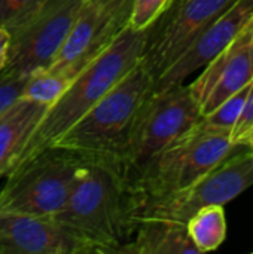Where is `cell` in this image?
Here are the masks:
<instances>
[{"mask_svg":"<svg viewBox=\"0 0 253 254\" xmlns=\"http://www.w3.org/2000/svg\"><path fill=\"white\" fill-rule=\"evenodd\" d=\"M139 192L124 168L106 159L86 158L76 183L54 216L67 228L100 249L119 254L139 225Z\"/></svg>","mask_w":253,"mask_h":254,"instance_id":"6da1fadb","label":"cell"},{"mask_svg":"<svg viewBox=\"0 0 253 254\" xmlns=\"http://www.w3.org/2000/svg\"><path fill=\"white\" fill-rule=\"evenodd\" d=\"M145 34V30L136 31L127 25L97 60L75 76L66 92L48 107L13 168L49 147L139 64Z\"/></svg>","mask_w":253,"mask_h":254,"instance_id":"7a4b0ae2","label":"cell"},{"mask_svg":"<svg viewBox=\"0 0 253 254\" xmlns=\"http://www.w3.org/2000/svg\"><path fill=\"white\" fill-rule=\"evenodd\" d=\"M152 89L154 79L139 61L51 146L73 150L86 158L113 161L122 167L121 158L133 121Z\"/></svg>","mask_w":253,"mask_h":254,"instance_id":"3957f363","label":"cell"},{"mask_svg":"<svg viewBox=\"0 0 253 254\" xmlns=\"http://www.w3.org/2000/svg\"><path fill=\"white\" fill-rule=\"evenodd\" d=\"M85 156L46 147L7 174L0 190V211L54 217L66 204Z\"/></svg>","mask_w":253,"mask_h":254,"instance_id":"277c9868","label":"cell"},{"mask_svg":"<svg viewBox=\"0 0 253 254\" xmlns=\"http://www.w3.org/2000/svg\"><path fill=\"white\" fill-rule=\"evenodd\" d=\"M200 119V107L188 85L152 91L133 121L121 158L131 183L152 158L191 131Z\"/></svg>","mask_w":253,"mask_h":254,"instance_id":"5b68a950","label":"cell"},{"mask_svg":"<svg viewBox=\"0 0 253 254\" xmlns=\"http://www.w3.org/2000/svg\"><path fill=\"white\" fill-rule=\"evenodd\" d=\"M253 185V152L248 144L234 149L191 186L154 198L139 199L140 219H163L180 225L203 207L225 205Z\"/></svg>","mask_w":253,"mask_h":254,"instance_id":"8992f818","label":"cell"},{"mask_svg":"<svg viewBox=\"0 0 253 254\" xmlns=\"http://www.w3.org/2000/svg\"><path fill=\"white\" fill-rule=\"evenodd\" d=\"M234 146L230 135L207 132L197 124L139 171L133 180L139 199L191 186L216 167Z\"/></svg>","mask_w":253,"mask_h":254,"instance_id":"52a82bcc","label":"cell"},{"mask_svg":"<svg viewBox=\"0 0 253 254\" xmlns=\"http://www.w3.org/2000/svg\"><path fill=\"white\" fill-rule=\"evenodd\" d=\"M236 0H173L145 30L140 63L154 82L183 54L189 43Z\"/></svg>","mask_w":253,"mask_h":254,"instance_id":"ba28073f","label":"cell"},{"mask_svg":"<svg viewBox=\"0 0 253 254\" xmlns=\"http://www.w3.org/2000/svg\"><path fill=\"white\" fill-rule=\"evenodd\" d=\"M85 0H48L37 13L10 31L4 74H30L46 68L63 46Z\"/></svg>","mask_w":253,"mask_h":254,"instance_id":"9c48e42d","label":"cell"},{"mask_svg":"<svg viewBox=\"0 0 253 254\" xmlns=\"http://www.w3.org/2000/svg\"><path fill=\"white\" fill-rule=\"evenodd\" d=\"M130 12L131 6H107L85 0L63 46L46 68L75 79L128 25Z\"/></svg>","mask_w":253,"mask_h":254,"instance_id":"30bf717a","label":"cell"},{"mask_svg":"<svg viewBox=\"0 0 253 254\" xmlns=\"http://www.w3.org/2000/svg\"><path fill=\"white\" fill-rule=\"evenodd\" d=\"M0 254H101L54 217L0 211Z\"/></svg>","mask_w":253,"mask_h":254,"instance_id":"8fae6325","label":"cell"},{"mask_svg":"<svg viewBox=\"0 0 253 254\" xmlns=\"http://www.w3.org/2000/svg\"><path fill=\"white\" fill-rule=\"evenodd\" d=\"M253 19V0H236L189 43L183 54L154 82L152 91L182 85L227 49Z\"/></svg>","mask_w":253,"mask_h":254,"instance_id":"7c38bea8","label":"cell"},{"mask_svg":"<svg viewBox=\"0 0 253 254\" xmlns=\"http://www.w3.org/2000/svg\"><path fill=\"white\" fill-rule=\"evenodd\" d=\"M252 80L253 58L249 24L227 49L200 70V74L188 86L200 107L201 116H204Z\"/></svg>","mask_w":253,"mask_h":254,"instance_id":"4fadbf2b","label":"cell"},{"mask_svg":"<svg viewBox=\"0 0 253 254\" xmlns=\"http://www.w3.org/2000/svg\"><path fill=\"white\" fill-rule=\"evenodd\" d=\"M46 110L48 106L21 97L0 115V177L13 168Z\"/></svg>","mask_w":253,"mask_h":254,"instance_id":"5bb4252c","label":"cell"},{"mask_svg":"<svg viewBox=\"0 0 253 254\" xmlns=\"http://www.w3.org/2000/svg\"><path fill=\"white\" fill-rule=\"evenodd\" d=\"M119 254H201L191 241L186 225L163 220L140 219L133 240Z\"/></svg>","mask_w":253,"mask_h":254,"instance_id":"9a60e30c","label":"cell"},{"mask_svg":"<svg viewBox=\"0 0 253 254\" xmlns=\"http://www.w3.org/2000/svg\"><path fill=\"white\" fill-rule=\"evenodd\" d=\"M186 231L200 253L216 250L227 237L224 205H207L200 208L186 222Z\"/></svg>","mask_w":253,"mask_h":254,"instance_id":"2e32d148","label":"cell"},{"mask_svg":"<svg viewBox=\"0 0 253 254\" xmlns=\"http://www.w3.org/2000/svg\"><path fill=\"white\" fill-rule=\"evenodd\" d=\"M72 80V77L49 68H37L30 73L22 98L51 107L66 92Z\"/></svg>","mask_w":253,"mask_h":254,"instance_id":"e0dca14e","label":"cell"},{"mask_svg":"<svg viewBox=\"0 0 253 254\" xmlns=\"http://www.w3.org/2000/svg\"><path fill=\"white\" fill-rule=\"evenodd\" d=\"M252 83L253 80L251 83H248L245 88H242L240 91H237L236 94H233L231 97H228L225 101H222L210 113L201 116L198 127L207 132L230 135L242 115V110L249 97Z\"/></svg>","mask_w":253,"mask_h":254,"instance_id":"ac0fdd59","label":"cell"},{"mask_svg":"<svg viewBox=\"0 0 253 254\" xmlns=\"http://www.w3.org/2000/svg\"><path fill=\"white\" fill-rule=\"evenodd\" d=\"M48 0H0V28L9 33L28 21Z\"/></svg>","mask_w":253,"mask_h":254,"instance_id":"d6986e66","label":"cell"},{"mask_svg":"<svg viewBox=\"0 0 253 254\" xmlns=\"http://www.w3.org/2000/svg\"><path fill=\"white\" fill-rule=\"evenodd\" d=\"M173 0H133L128 27L136 31L146 30Z\"/></svg>","mask_w":253,"mask_h":254,"instance_id":"ffe728a7","label":"cell"},{"mask_svg":"<svg viewBox=\"0 0 253 254\" xmlns=\"http://www.w3.org/2000/svg\"><path fill=\"white\" fill-rule=\"evenodd\" d=\"M30 74H4L0 76V115L22 97Z\"/></svg>","mask_w":253,"mask_h":254,"instance_id":"44dd1931","label":"cell"},{"mask_svg":"<svg viewBox=\"0 0 253 254\" xmlns=\"http://www.w3.org/2000/svg\"><path fill=\"white\" fill-rule=\"evenodd\" d=\"M9 43H10V33L4 28H0V71L3 70L7 61Z\"/></svg>","mask_w":253,"mask_h":254,"instance_id":"7402d4cb","label":"cell"},{"mask_svg":"<svg viewBox=\"0 0 253 254\" xmlns=\"http://www.w3.org/2000/svg\"><path fill=\"white\" fill-rule=\"evenodd\" d=\"M98 4H107V6H133V0H89Z\"/></svg>","mask_w":253,"mask_h":254,"instance_id":"603a6c76","label":"cell"},{"mask_svg":"<svg viewBox=\"0 0 253 254\" xmlns=\"http://www.w3.org/2000/svg\"><path fill=\"white\" fill-rule=\"evenodd\" d=\"M251 42H252V58H253V19L251 22Z\"/></svg>","mask_w":253,"mask_h":254,"instance_id":"cb8c5ba5","label":"cell"},{"mask_svg":"<svg viewBox=\"0 0 253 254\" xmlns=\"http://www.w3.org/2000/svg\"><path fill=\"white\" fill-rule=\"evenodd\" d=\"M246 144H248V146H249V147L252 149V152H253V137L251 138V140H249V141H248V143H246Z\"/></svg>","mask_w":253,"mask_h":254,"instance_id":"d4e9b609","label":"cell"}]
</instances>
